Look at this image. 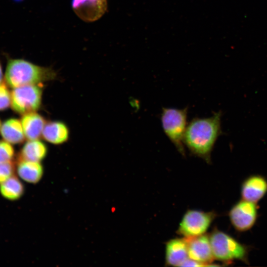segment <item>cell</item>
<instances>
[{
    "label": "cell",
    "instance_id": "obj_1",
    "mask_svg": "<svg viewBox=\"0 0 267 267\" xmlns=\"http://www.w3.org/2000/svg\"><path fill=\"white\" fill-rule=\"evenodd\" d=\"M221 111L208 118H194L188 123L184 144L193 155L211 161V155L215 143L222 134Z\"/></svg>",
    "mask_w": 267,
    "mask_h": 267
},
{
    "label": "cell",
    "instance_id": "obj_2",
    "mask_svg": "<svg viewBox=\"0 0 267 267\" xmlns=\"http://www.w3.org/2000/svg\"><path fill=\"white\" fill-rule=\"evenodd\" d=\"M56 77V73L50 67L40 66L23 59L8 58L4 80L7 86L14 88L37 85Z\"/></svg>",
    "mask_w": 267,
    "mask_h": 267
},
{
    "label": "cell",
    "instance_id": "obj_3",
    "mask_svg": "<svg viewBox=\"0 0 267 267\" xmlns=\"http://www.w3.org/2000/svg\"><path fill=\"white\" fill-rule=\"evenodd\" d=\"M209 238L215 259L225 263L236 260L248 263L247 247L230 235L215 229Z\"/></svg>",
    "mask_w": 267,
    "mask_h": 267
},
{
    "label": "cell",
    "instance_id": "obj_4",
    "mask_svg": "<svg viewBox=\"0 0 267 267\" xmlns=\"http://www.w3.org/2000/svg\"><path fill=\"white\" fill-rule=\"evenodd\" d=\"M187 111V107L182 109L164 107L160 116L164 133L183 156L185 154L183 139L188 125Z\"/></svg>",
    "mask_w": 267,
    "mask_h": 267
},
{
    "label": "cell",
    "instance_id": "obj_5",
    "mask_svg": "<svg viewBox=\"0 0 267 267\" xmlns=\"http://www.w3.org/2000/svg\"><path fill=\"white\" fill-rule=\"evenodd\" d=\"M42 89L38 85H28L13 88L11 92L12 109L24 115L36 112L41 107Z\"/></svg>",
    "mask_w": 267,
    "mask_h": 267
},
{
    "label": "cell",
    "instance_id": "obj_6",
    "mask_svg": "<svg viewBox=\"0 0 267 267\" xmlns=\"http://www.w3.org/2000/svg\"><path fill=\"white\" fill-rule=\"evenodd\" d=\"M213 212L196 210L187 211L183 216L178 228L179 234L190 238L205 234L215 219Z\"/></svg>",
    "mask_w": 267,
    "mask_h": 267
},
{
    "label": "cell",
    "instance_id": "obj_7",
    "mask_svg": "<svg viewBox=\"0 0 267 267\" xmlns=\"http://www.w3.org/2000/svg\"><path fill=\"white\" fill-rule=\"evenodd\" d=\"M256 204L241 199L232 206L229 211L228 217L235 230L244 232L254 226L258 218Z\"/></svg>",
    "mask_w": 267,
    "mask_h": 267
},
{
    "label": "cell",
    "instance_id": "obj_8",
    "mask_svg": "<svg viewBox=\"0 0 267 267\" xmlns=\"http://www.w3.org/2000/svg\"><path fill=\"white\" fill-rule=\"evenodd\" d=\"M187 243L188 258L202 263L205 266H212L215 259L209 236L204 234L199 236L185 238Z\"/></svg>",
    "mask_w": 267,
    "mask_h": 267
},
{
    "label": "cell",
    "instance_id": "obj_9",
    "mask_svg": "<svg viewBox=\"0 0 267 267\" xmlns=\"http://www.w3.org/2000/svg\"><path fill=\"white\" fill-rule=\"evenodd\" d=\"M71 6L82 20L94 22L101 18L107 8V0H71Z\"/></svg>",
    "mask_w": 267,
    "mask_h": 267
},
{
    "label": "cell",
    "instance_id": "obj_10",
    "mask_svg": "<svg viewBox=\"0 0 267 267\" xmlns=\"http://www.w3.org/2000/svg\"><path fill=\"white\" fill-rule=\"evenodd\" d=\"M267 193V179L260 175H251L241 185L242 199L257 203Z\"/></svg>",
    "mask_w": 267,
    "mask_h": 267
},
{
    "label": "cell",
    "instance_id": "obj_11",
    "mask_svg": "<svg viewBox=\"0 0 267 267\" xmlns=\"http://www.w3.org/2000/svg\"><path fill=\"white\" fill-rule=\"evenodd\" d=\"M165 260L168 266L181 267L188 259L187 243L185 238L169 240L166 245Z\"/></svg>",
    "mask_w": 267,
    "mask_h": 267
},
{
    "label": "cell",
    "instance_id": "obj_12",
    "mask_svg": "<svg viewBox=\"0 0 267 267\" xmlns=\"http://www.w3.org/2000/svg\"><path fill=\"white\" fill-rule=\"evenodd\" d=\"M21 122L25 137L28 140L39 139L45 124L44 119L35 112L23 115Z\"/></svg>",
    "mask_w": 267,
    "mask_h": 267
},
{
    "label": "cell",
    "instance_id": "obj_13",
    "mask_svg": "<svg viewBox=\"0 0 267 267\" xmlns=\"http://www.w3.org/2000/svg\"><path fill=\"white\" fill-rule=\"evenodd\" d=\"M47 153V147L44 142L38 139L29 140L18 154L16 162L20 161L40 162Z\"/></svg>",
    "mask_w": 267,
    "mask_h": 267
},
{
    "label": "cell",
    "instance_id": "obj_14",
    "mask_svg": "<svg viewBox=\"0 0 267 267\" xmlns=\"http://www.w3.org/2000/svg\"><path fill=\"white\" fill-rule=\"evenodd\" d=\"M42 136L46 141L53 144L66 142L69 136V131L65 124L60 121H51L45 123Z\"/></svg>",
    "mask_w": 267,
    "mask_h": 267
},
{
    "label": "cell",
    "instance_id": "obj_15",
    "mask_svg": "<svg viewBox=\"0 0 267 267\" xmlns=\"http://www.w3.org/2000/svg\"><path fill=\"white\" fill-rule=\"evenodd\" d=\"M17 173L23 180L31 183H36L42 178L44 169L40 162L20 161L16 162Z\"/></svg>",
    "mask_w": 267,
    "mask_h": 267
},
{
    "label": "cell",
    "instance_id": "obj_16",
    "mask_svg": "<svg viewBox=\"0 0 267 267\" xmlns=\"http://www.w3.org/2000/svg\"><path fill=\"white\" fill-rule=\"evenodd\" d=\"M0 134L4 140L13 144H19L25 140V134L21 121L9 119L1 126Z\"/></svg>",
    "mask_w": 267,
    "mask_h": 267
},
{
    "label": "cell",
    "instance_id": "obj_17",
    "mask_svg": "<svg viewBox=\"0 0 267 267\" xmlns=\"http://www.w3.org/2000/svg\"><path fill=\"white\" fill-rule=\"evenodd\" d=\"M24 187L15 176H12L0 183V193L6 199L16 200L24 194Z\"/></svg>",
    "mask_w": 267,
    "mask_h": 267
},
{
    "label": "cell",
    "instance_id": "obj_18",
    "mask_svg": "<svg viewBox=\"0 0 267 267\" xmlns=\"http://www.w3.org/2000/svg\"><path fill=\"white\" fill-rule=\"evenodd\" d=\"M14 150L11 143L5 140H0V163L12 161Z\"/></svg>",
    "mask_w": 267,
    "mask_h": 267
},
{
    "label": "cell",
    "instance_id": "obj_19",
    "mask_svg": "<svg viewBox=\"0 0 267 267\" xmlns=\"http://www.w3.org/2000/svg\"><path fill=\"white\" fill-rule=\"evenodd\" d=\"M15 171V163L12 161L0 163V183L12 176Z\"/></svg>",
    "mask_w": 267,
    "mask_h": 267
},
{
    "label": "cell",
    "instance_id": "obj_20",
    "mask_svg": "<svg viewBox=\"0 0 267 267\" xmlns=\"http://www.w3.org/2000/svg\"><path fill=\"white\" fill-rule=\"evenodd\" d=\"M11 104V92L3 82L0 85V111L8 108Z\"/></svg>",
    "mask_w": 267,
    "mask_h": 267
},
{
    "label": "cell",
    "instance_id": "obj_21",
    "mask_svg": "<svg viewBox=\"0 0 267 267\" xmlns=\"http://www.w3.org/2000/svg\"><path fill=\"white\" fill-rule=\"evenodd\" d=\"M3 77L1 63L0 60V85L3 83Z\"/></svg>",
    "mask_w": 267,
    "mask_h": 267
},
{
    "label": "cell",
    "instance_id": "obj_22",
    "mask_svg": "<svg viewBox=\"0 0 267 267\" xmlns=\"http://www.w3.org/2000/svg\"><path fill=\"white\" fill-rule=\"evenodd\" d=\"M14 1H17V2H20V1H22L24 0H13Z\"/></svg>",
    "mask_w": 267,
    "mask_h": 267
},
{
    "label": "cell",
    "instance_id": "obj_23",
    "mask_svg": "<svg viewBox=\"0 0 267 267\" xmlns=\"http://www.w3.org/2000/svg\"><path fill=\"white\" fill-rule=\"evenodd\" d=\"M1 126V121L0 120V131Z\"/></svg>",
    "mask_w": 267,
    "mask_h": 267
}]
</instances>
